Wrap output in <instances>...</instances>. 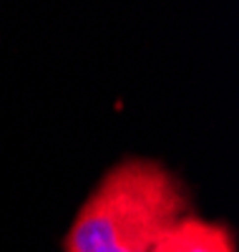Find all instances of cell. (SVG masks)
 Instances as JSON below:
<instances>
[{
  "mask_svg": "<svg viewBox=\"0 0 239 252\" xmlns=\"http://www.w3.org/2000/svg\"><path fill=\"white\" fill-rule=\"evenodd\" d=\"M191 212L181 177L146 157H126L83 199L63 252H151L166 229Z\"/></svg>",
  "mask_w": 239,
  "mask_h": 252,
  "instance_id": "cell-1",
  "label": "cell"
},
{
  "mask_svg": "<svg viewBox=\"0 0 239 252\" xmlns=\"http://www.w3.org/2000/svg\"><path fill=\"white\" fill-rule=\"evenodd\" d=\"M151 252H237V237L227 222L189 212L156 240Z\"/></svg>",
  "mask_w": 239,
  "mask_h": 252,
  "instance_id": "cell-2",
  "label": "cell"
}]
</instances>
